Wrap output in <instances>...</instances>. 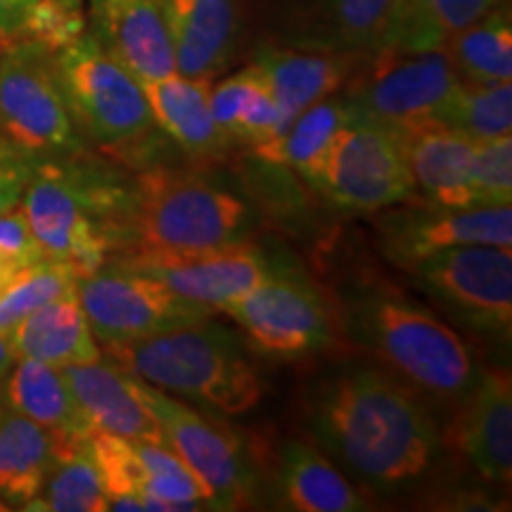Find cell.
<instances>
[{
	"label": "cell",
	"instance_id": "obj_1",
	"mask_svg": "<svg viewBox=\"0 0 512 512\" xmlns=\"http://www.w3.org/2000/svg\"><path fill=\"white\" fill-rule=\"evenodd\" d=\"M311 434L358 479L389 491L430 470L439 437L430 415L394 377L349 368L311 401Z\"/></svg>",
	"mask_w": 512,
	"mask_h": 512
},
{
	"label": "cell",
	"instance_id": "obj_2",
	"mask_svg": "<svg viewBox=\"0 0 512 512\" xmlns=\"http://www.w3.org/2000/svg\"><path fill=\"white\" fill-rule=\"evenodd\" d=\"M102 349L126 373L211 411L245 415L264 399L254 363L238 339L211 318Z\"/></svg>",
	"mask_w": 512,
	"mask_h": 512
},
{
	"label": "cell",
	"instance_id": "obj_3",
	"mask_svg": "<svg viewBox=\"0 0 512 512\" xmlns=\"http://www.w3.org/2000/svg\"><path fill=\"white\" fill-rule=\"evenodd\" d=\"M249 211L238 197L202 178L152 171L128 195L119 233L126 254H185L242 240Z\"/></svg>",
	"mask_w": 512,
	"mask_h": 512
},
{
	"label": "cell",
	"instance_id": "obj_4",
	"mask_svg": "<svg viewBox=\"0 0 512 512\" xmlns=\"http://www.w3.org/2000/svg\"><path fill=\"white\" fill-rule=\"evenodd\" d=\"M354 335L387 368L439 399H463L477 377L458 332L411 299L368 294L349 309Z\"/></svg>",
	"mask_w": 512,
	"mask_h": 512
},
{
	"label": "cell",
	"instance_id": "obj_5",
	"mask_svg": "<svg viewBox=\"0 0 512 512\" xmlns=\"http://www.w3.org/2000/svg\"><path fill=\"white\" fill-rule=\"evenodd\" d=\"M304 178L332 204L354 211L387 209L415 192L401 133L358 107Z\"/></svg>",
	"mask_w": 512,
	"mask_h": 512
},
{
	"label": "cell",
	"instance_id": "obj_6",
	"mask_svg": "<svg viewBox=\"0 0 512 512\" xmlns=\"http://www.w3.org/2000/svg\"><path fill=\"white\" fill-rule=\"evenodd\" d=\"M117 192L93 188L57 166L31 171L22 207L29 230L46 259L62 261L83 278L105 266L112 247L107 211Z\"/></svg>",
	"mask_w": 512,
	"mask_h": 512
},
{
	"label": "cell",
	"instance_id": "obj_7",
	"mask_svg": "<svg viewBox=\"0 0 512 512\" xmlns=\"http://www.w3.org/2000/svg\"><path fill=\"white\" fill-rule=\"evenodd\" d=\"M0 136L27 155H60L79 143L55 53L17 36L0 50Z\"/></svg>",
	"mask_w": 512,
	"mask_h": 512
},
{
	"label": "cell",
	"instance_id": "obj_8",
	"mask_svg": "<svg viewBox=\"0 0 512 512\" xmlns=\"http://www.w3.org/2000/svg\"><path fill=\"white\" fill-rule=\"evenodd\" d=\"M55 64L74 124L93 140L124 145L155 126L143 86L95 41L91 31L55 50Z\"/></svg>",
	"mask_w": 512,
	"mask_h": 512
},
{
	"label": "cell",
	"instance_id": "obj_9",
	"mask_svg": "<svg viewBox=\"0 0 512 512\" xmlns=\"http://www.w3.org/2000/svg\"><path fill=\"white\" fill-rule=\"evenodd\" d=\"M408 268L422 290L465 328L479 335L510 337L512 247H446Z\"/></svg>",
	"mask_w": 512,
	"mask_h": 512
},
{
	"label": "cell",
	"instance_id": "obj_10",
	"mask_svg": "<svg viewBox=\"0 0 512 512\" xmlns=\"http://www.w3.org/2000/svg\"><path fill=\"white\" fill-rule=\"evenodd\" d=\"M76 297L102 347L159 335L214 313L209 306L176 294L157 278L119 264L102 266L79 278Z\"/></svg>",
	"mask_w": 512,
	"mask_h": 512
},
{
	"label": "cell",
	"instance_id": "obj_11",
	"mask_svg": "<svg viewBox=\"0 0 512 512\" xmlns=\"http://www.w3.org/2000/svg\"><path fill=\"white\" fill-rule=\"evenodd\" d=\"M458 83L456 69L441 48L420 53L373 50V62L351 83L347 100L368 117L403 133L439 124Z\"/></svg>",
	"mask_w": 512,
	"mask_h": 512
},
{
	"label": "cell",
	"instance_id": "obj_12",
	"mask_svg": "<svg viewBox=\"0 0 512 512\" xmlns=\"http://www.w3.org/2000/svg\"><path fill=\"white\" fill-rule=\"evenodd\" d=\"M133 377V389L162 427L166 446L202 479L211 494V508L233 510L249 491L247 465L238 439L228 430L192 411L188 403Z\"/></svg>",
	"mask_w": 512,
	"mask_h": 512
},
{
	"label": "cell",
	"instance_id": "obj_13",
	"mask_svg": "<svg viewBox=\"0 0 512 512\" xmlns=\"http://www.w3.org/2000/svg\"><path fill=\"white\" fill-rule=\"evenodd\" d=\"M249 342L273 358H299L325 347L330 318L323 299L304 280L268 275L264 283L223 304Z\"/></svg>",
	"mask_w": 512,
	"mask_h": 512
},
{
	"label": "cell",
	"instance_id": "obj_14",
	"mask_svg": "<svg viewBox=\"0 0 512 512\" xmlns=\"http://www.w3.org/2000/svg\"><path fill=\"white\" fill-rule=\"evenodd\" d=\"M117 264L157 278L181 297L214 311L273 275L264 252L245 240L185 254L124 256Z\"/></svg>",
	"mask_w": 512,
	"mask_h": 512
},
{
	"label": "cell",
	"instance_id": "obj_15",
	"mask_svg": "<svg viewBox=\"0 0 512 512\" xmlns=\"http://www.w3.org/2000/svg\"><path fill=\"white\" fill-rule=\"evenodd\" d=\"M389 256L401 266H411L422 256L458 245L512 247L510 207H427L399 211L384 230Z\"/></svg>",
	"mask_w": 512,
	"mask_h": 512
},
{
	"label": "cell",
	"instance_id": "obj_16",
	"mask_svg": "<svg viewBox=\"0 0 512 512\" xmlns=\"http://www.w3.org/2000/svg\"><path fill=\"white\" fill-rule=\"evenodd\" d=\"M451 425V444L484 479L510 484L512 382L508 370L477 373Z\"/></svg>",
	"mask_w": 512,
	"mask_h": 512
},
{
	"label": "cell",
	"instance_id": "obj_17",
	"mask_svg": "<svg viewBox=\"0 0 512 512\" xmlns=\"http://www.w3.org/2000/svg\"><path fill=\"white\" fill-rule=\"evenodd\" d=\"M91 34L138 83L176 74L162 0H112L91 10Z\"/></svg>",
	"mask_w": 512,
	"mask_h": 512
},
{
	"label": "cell",
	"instance_id": "obj_18",
	"mask_svg": "<svg viewBox=\"0 0 512 512\" xmlns=\"http://www.w3.org/2000/svg\"><path fill=\"white\" fill-rule=\"evenodd\" d=\"M62 375L93 430L117 434L128 441L166 446L162 427L133 389L131 373L117 363L100 358L95 363L62 368Z\"/></svg>",
	"mask_w": 512,
	"mask_h": 512
},
{
	"label": "cell",
	"instance_id": "obj_19",
	"mask_svg": "<svg viewBox=\"0 0 512 512\" xmlns=\"http://www.w3.org/2000/svg\"><path fill=\"white\" fill-rule=\"evenodd\" d=\"M401 138L415 188L425 192L432 207H477L472 192L475 140L444 124L403 131Z\"/></svg>",
	"mask_w": 512,
	"mask_h": 512
},
{
	"label": "cell",
	"instance_id": "obj_20",
	"mask_svg": "<svg viewBox=\"0 0 512 512\" xmlns=\"http://www.w3.org/2000/svg\"><path fill=\"white\" fill-rule=\"evenodd\" d=\"M178 74L214 79L233 53L235 0H162Z\"/></svg>",
	"mask_w": 512,
	"mask_h": 512
},
{
	"label": "cell",
	"instance_id": "obj_21",
	"mask_svg": "<svg viewBox=\"0 0 512 512\" xmlns=\"http://www.w3.org/2000/svg\"><path fill=\"white\" fill-rule=\"evenodd\" d=\"M17 358H34L53 368H72L102 358L76 290L43 304L10 330Z\"/></svg>",
	"mask_w": 512,
	"mask_h": 512
},
{
	"label": "cell",
	"instance_id": "obj_22",
	"mask_svg": "<svg viewBox=\"0 0 512 512\" xmlns=\"http://www.w3.org/2000/svg\"><path fill=\"white\" fill-rule=\"evenodd\" d=\"M249 67L283 112L287 126L311 105L339 91L349 74L342 57L299 50H261Z\"/></svg>",
	"mask_w": 512,
	"mask_h": 512
},
{
	"label": "cell",
	"instance_id": "obj_23",
	"mask_svg": "<svg viewBox=\"0 0 512 512\" xmlns=\"http://www.w3.org/2000/svg\"><path fill=\"white\" fill-rule=\"evenodd\" d=\"M143 86L152 121L190 155H216L228 143L209 107V79L183 74L164 76Z\"/></svg>",
	"mask_w": 512,
	"mask_h": 512
},
{
	"label": "cell",
	"instance_id": "obj_24",
	"mask_svg": "<svg viewBox=\"0 0 512 512\" xmlns=\"http://www.w3.org/2000/svg\"><path fill=\"white\" fill-rule=\"evenodd\" d=\"M64 441L69 439L0 403V498L10 510H24L38 496Z\"/></svg>",
	"mask_w": 512,
	"mask_h": 512
},
{
	"label": "cell",
	"instance_id": "obj_25",
	"mask_svg": "<svg viewBox=\"0 0 512 512\" xmlns=\"http://www.w3.org/2000/svg\"><path fill=\"white\" fill-rule=\"evenodd\" d=\"M0 394L12 411L27 415L29 420L60 437H91V422L76 403L60 368L46 366L34 358H17L15 366L0 382Z\"/></svg>",
	"mask_w": 512,
	"mask_h": 512
},
{
	"label": "cell",
	"instance_id": "obj_26",
	"mask_svg": "<svg viewBox=\"0 0 512 512\" xmlns=\"http://www.w3.org/2000/svg\"><path fill=\"white\" fill-rule=\"evenodd\" d=\"M498 5L501 0H394L375 50H437Z\"/></svg>",
	"mask_w": 512,
	"mask_h": 512
},
{
	"label": "cell",
	"instance_id": "obj_27",
	"mask_svg": "<svg viewBox=\"0 0 512 512\" xmlns=\"http://www.w3.org/2000/svg\"><path fill=\"white\" fill-rule=\"evenodd\" d=\"M280 486L285 501L302 512L366 510V501L323 453L304 441H290L283 451Z\"/></svg>",
	"mask_w": 512,
	"mask_h": 512
},
{
	"label": "cell",
	"instance_id": "obj_28",
	"mask_svg": "<svg viewBox=\"0 0 512 512\" xmlns=\"http://www.w3.org/2000/svg\"><path fill=\"white\" fill-rule=\"evenodd\" d=\"M460 81L501 83L512 79L510 10L498 5L489 15L458 31L441 46Z\"/></svg>",
	"mask_w": 512,
	"mask_h": 512
},
{
	"label": "cell",
	"instance_id": "obj_29",
	"mask_svg": "<svg viewBox=\"0 0 512 512\" xmlns=\"http://www.w3.org/2000/svg\"><path fill=\"white\" fill-rule=\"evenodd\" d=\"M356 107L347 98H325L294 117L278 138L254 145V155L266 164L290 166L306 174L335 133L354 117Z\"/></svg>",
	"mask_w": 512,
	"mask_h": 512
},
{
	"label": "cell",
	"instance_id": "obj_30",
	"mask_svg": "<svg viewBox=\"0 0 512 512\" xmlns=\"http://www.w3.org/2000/svg\"><path fill=\"white\" fill-rule=\"evenodd\" d=\"M24 510L38 512H105L100 472L88 439H69L57 453L38 496Z\"/></svg>",
	"mask_w": 512,
	"mask_h": 512
},
{
	"label": "cell",
	"instance_id": "obj_31",
	"mask_svg": "<svg viewBox=\"0 0 512 512\" xmlns=\"http://www.w3.org/2000/svg\"><path fill=\"white\" fill-rule=\"evenodd\" d=\"M439 124L456 128L475 143L512 133V83L460 81L448 98Z\"/></svg>",
	"mask_w": 512,
	"mask_h": 512
},
{
	"label": "cell",
	"instance_id": "obj_32",
	"mask_svg": "<svg viewBox=\"0 0 512 512\" xmlns=\"http://www.w3.org/2000/svg\"><path fill=\"white\" fill-rule=\"evenodd\" d=\"M133 444H136L140 472H143V484L152 501V510H197L204 508V503H209L211 508L207 486L169 446L143 444V441H133Z\"/></svg>",
	"mask_w": 512,
	"mask_h": 512
},
{
	"label": "cell",
	"instance_id": "obj_33",
	"mask_svg": "<svg viewBox=\"0 0 512 512\" xmlns=\"http://www.w3.org/2000/svg\"><path fill=\"white\" fill-rule=\"evenodd\" d=\"M93 460L98 465L107 510H152L140 472L136 444L117 434L93 430L88 437Z\"/></svg>",
	"mask_w": 512,
	"mask_h": 512
},
{
	"label": "cell",
	"instance_id": "obj_34",
	"mask_svg": "<svg viewBox=\"0 0 512 512\" xmlns=\"http://www.w3.org/2000/svg\"><path fill=\"white\" fill-rule=\"evenodd\" d=\"M76 283L79 275L62 261L41 259L27 266L0 292V332L10 335L19 320L41 309L43 304L74 292Z\"/></svg>",
	"mask_w": 512,
	"mask_h": 512
},
{
	"label": "cell",
	"instance_id": "obj_35",
	"mask_svg": "<svg viewBox=\"0 0 512 512\" xmlns=\"http://www.w3.org/2000/svg\"><path fill=\"white\" fill-rule=\"evenodd\" d=\"M472 192L477 207H512V136L475 145Z\"/></svg>",
	"mask_w": 512,
	"mask_h": 512
},
{
	"label": "cell",
	"instance_id": "obj_36",
	"mask_svg": "<svg viewBox=\"0 0 512 512\" xmlns=\"http://www.w3.org/2000/svg\"><path fill=\"white\" fill-rule=\"evenodd\" d=\"M337 36L351 50H375L394 0H323Z\"/></svg>",
	"mask_w": 512,
	"mask_h": 512
},
{
	"label": "cell",
	"instance_id": "obj_37",
	"mask_svg": "<svg viewBox=\"0 0 512 512\" xmlns=\"http://www.w3.org/2000/svg\"><path fill=\"white\" fill-rule=\"evenodd\" d=\"M83 31H86L83 0H38L22 36L36 38L55 53L79 38Z\"/></svg>",
	"mask_w": 512,
	"mask_h": 512
},
{
	"label": "cell",
	"instance_id": "obj_38",
	"mask_svg": "<svg viewBox=\"0 0 512 512\" xmlns=\"http://www.w3.org/2000/svg\"><path fill=\"white\" fill-rule=\"evenodd\" d=\"M46 259L31 235L22 207L0 216V292L17 278L24 268Z\"/></svg>",
	"mask_w": 512,
	"mask_h": 512
},
{
	"label": "cell",
	"instance_id": "obj_39",
	"mask_svg": "<svg viewBox=\"0 0 512 512\" xmlns=\"http://www.w3.org/2000/svg\"><path fill=\"white\" fill-rule=\"evenodd\" d=\"M259 86H261L259 76L254 74L252 67H247L242 69V72L219 81L214 88H209L211 117H214V121L219 124V128L228 138H233L240 112L245 110L247 100L252 98Z\"/></svg>",
	"mask_w": 512,
	"mask_h": 512
},
{
	"label": "cell",
	"instance_id": "obj_40",
	"mask_svg": "<svg viewBox=\"0 0 512 512\" xmlns=\"http://www.w3.org/2000/svg\"><path fill=\"white\" fill-rule=\"evenodd\" d=\"M31 178V169L19 155L0 157V216L8 214L22 202Z\"/></svg>",
	"mask_w": 512,
	"mask_h": 512
},
{
	"label": "cell",
	"instance_id": "obj_41",
	"mask_svg": "<svg viewBox=\"0 0 512 512\" xmlns=\"http://www.w3.org/2000/svg\"><path fill=\"white\" fill-rule=\"evenodd\" d=\"M38 0H0V43L22 36Z\"/></svg>",
	"mask_w": 512,
	"mask_h": 512
},
{
	"label": "cell",
	"instance_id": "obj_42",
	"mask_svg": "<svg viewBox=\"0 0 512 512\" xmlns=\"http://www.w3.org/2000/svg\"><path fill=\"white\" fill-rule=\"evenodd\" d=\"M15 361H17V351L12 347L10 335H3V332H0V380L10 373V368L15 366Z\"/></svg>",
	"mask_w": 512,
	"mask_h": 512
},
{
	"label": "cell",
	"instance_id": "obj_43",
	"mask_svg": "<svg viewBox=\"0 0 512 512\" xmlns=\"http://www.w3.org/2000/svg\"><path fill=\"white\" fill-rule=\"evenodd\" d=\"M5 155H19V150H15L8 140L0 136V157H5Z\"/></svg>",
	"mask_w": 512,
	"mask_h": 512
},
{
	"label": "cell",
	"instance_id": "obj_44",
	"mask_svg": "<svg viewBox=\"0 0 512 512\" xmlns=\"http://www.w3.org/2000/svg\"><path fill=\"white\" fill-rule=\"evenodd\" d=\"M107 3H112V0H91V10L102 8V5H107Z\"/></svg>",
	"mask_w": 512,
	"mask_h": 512
},
{
	"label": "cell",
	"instance_id": "obj_45",
	"mask_svg": "<svg viewBox=\"0 0 512 512\" xmlns=\"http://www.w3.org/2000/svg\"><path fill=\"white\" fill-rule=\"evenodd\" d=\"M8 510H10V508H8V503H5L3 498H0V512H8Z\"/></svg>",
	"mask_w": 512,
	"mask_h": 512
},
{
	"label": "cell",
	"instance_id": "obj_46",
	"mask_svg": "<svg viewBox=\"0 0 512 512\" xmlns=\"http://www.w3.org/2000/svg\"><path fill=\"white\" fill-rule=\"evenodd\" d=\"M0 403H3V394H0Z\"/></svg>",
	"mask_w": 512,
	"mask_h": 512
}]
</instances>
